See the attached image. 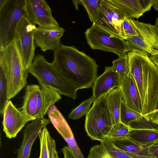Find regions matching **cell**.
<instances>
[{
    "label": "cell",
    "instance_id": "23",
    "mask_svg": "<svg viewBox=\"0 0 158 158\" xmlns=\"http://www.w3.org/2000/svg\"><path fill=\"white\" fill-rule=\"evenodd\" d=\"M128 138L139 144L146 146L158 140V130L133 129L131 131Z\"/></svg>",
    "mask_w": 158,
    "mask_h": 158
},
{
    "label": "cell",
    "instance_id": "16",
    "mask_svg": "<svg viewBox=\"0 0 158 158\" xmlns=\"http://www.w3.org/2000/svg\"><path fill=\"white\" fill-rule=\"evenodd\" d=\"M120 86L118 75L114 67L106 66L103 73L97 77L94 82L92 96L94 101L106 94L113 89Z\"/></svg>",
    "mask_w": 158,
    "mask_h": 158
},
{
    "label": "cell",
    "instance_id": "13",
    "mask_svg": "<svg viewBox=\"0 0 158 158\" xmlns=\"http://www.w3.org/2000/svg\"><path fill=\"white\" fill-rule=\"evenodd\" d=\"M65 31V29L60 27L48 28L38 27L34 33L35 44L43 52L49 50L54 51L62 44L60 39Z\"/></svg>",
    "mask_w": 158,
    "mask_h": 158
},
{
    "label": "cell",
    "instance_id": "41",
    "mask_svg": "<svg viewBox=\"0 0 158 158\" xmlns=\"http://www.w3.org/2000/svg\"><path fill=\"white\" fill-rule=\"evenodd\" d=\"M74 5L75 6L77 10L78 9V5L79 4L78 0H74L72 1Z\"/></svg>",
    "mask_w": 158,
    "mask_h": 158
},
{
    "label": "cell",
    "instance_id": "28",
    "mask_svg": "<svg viewBox=\"0 0 158 158\" xmlns=\"http://www.w3.org/2000/svg\"><path fill=\"white\" fill-rule=\"evenodd\" d=\"M112 66L118 74L121 84L123 79L129 74L128 56L127 53L119 56L112 62Z\"/></svg>",
    "mask_w": 158,
    "mask_h": 158
},
{
    "label": "cell",
    "instance_id": "6",
    "mask_svg": "<svg viewBox=\"0 0 158 158\" xmlns=\"http://www.w3.org/2000/svg\"><path fill=\"white\" fill-rule=\"evenodd\" d=\"M26 15L25 0H7L0 8V48L13 41Z\"/></svg>",
    "mask_w": 158,
    "mask_h": 158
},
{
    "label": "cell",
    "instance_id": "35",
    "mask_svg": "<svg viewBox=\"0 0 158 158\" xmlns=\"http://www.w3.org/2000/svg\"><path fill=\"white\" fill-rule=\"evenodd\" d=\"M62 152L64 158H79L77 155L68 146H65L62 149Z\"/></svg>",
    "mask_w": 158,
    "mask_h": 158
},
{
    "label": "cell",
    "instance_id": "22",
    "mask_svg": "<svg viewBox=\"0 0 158 158\" xmlns=\"http://www.w3.org/2000/svg\"><path fill=\"white\" fill-rule=\"evenodd\" d=\"M107 106L113 125L119 122L121 105L123 101L120 87L114 88L106 95Z\"/></svg>",
    "mask_w": 158,
    "mask_h": 158
},
{
    "label": "cell",
    "instance_id": "24",
    "mask_svg": "<svg viewBox=\"0 0 158 158\" xmlns=\"http://www.w3.org/2000/svg\"><path fill=\"white\" fill-rule=\"evenodd\" d=\"M112 141L116 146L128 155L133 154L149 157L146 146L139 144L128 138Z\"/></svg>",
    "mask_w": 158,
    "mask_h": 158
},
{
    "label": "cell",
    "instance_id": "3",
    "mask_svg": "<svg viewBox=\"0 0 158 158\" xmlns=\"http://www.w3.org/2000/svg\"><path fill=\"white\" fill-rule=\"evenodd\" d=\"M0 70L6 78L7 100H10L26 86L29 73L15 39L0 48Z\"/></svg>",
    "mask_w": 158,
    "mask_h": 158
},
{
    "label": "cell",
    "instance_id": "20",
    "mask_svg": "<svg viewBox=\"0 0 158 158\" xmlns=\"http://www.w3.org/2000/svg\"><path fill=\"white\" fill-rule=\"evenodd\" d=\"M125 18L138 19L144 13L140 0H110Z\"/></svg>",
    "mask_w": 158,
    "mask_h": 158
},
{
    "label": "cell",
    "instance_id": "12",
    "mask_svg": "<svg viewBox=\"0 0 158 158\" xmlns=\"http://www.w3.org/2000/svg\"><path fill=\"white\" fill-rule=\"evenodd\" d=\"M2 116L3 131L9 139L15 138L29 122L21 111L17 108L10 100L6 101Z\"/></svg>",
    "mask_w": 158,
    "mask_h": 158
},
{
    "label": "cell",
    "instance_id": "11",
    "mask_svg": "<svg viewBox=\"0 0 158 158\" xmlns=\"http://www.w3.org/2000/svg\"><path fill=\"white\" fill-rule=\"evenodd\" d=\"M125 17L110 0H103L99 19L96 23L124 40L123 24Z\"/></svg>",
    "mask_w": 158,
    "mask_h": 158
},
{
    "label": "cell",
    "instance_id": "42",
    "mask_svg": "<svg viewBox=\"0 0 158 158\" xmlns=\"http://www.w3.org/2000/svg\"><path fill=\"white\" fill-rule=\"evenodd\" d=\"M151 122L152 123L158 125V118L153 119L152 120Z\"/></svg>",
    "mask_w": 158,
    "mask_h": 158
},
{
    "label": "cell",
    "instance_id": "5",
    "mask_svg": "<svg viewBox=\"0 0 158 158\" xmlns=\"http://www.w3.org/2000/svg\"><path fill=\"white\" fill-rule=\"evenodd\" d=\"M106 95L94 101L86 115L85 131L93 140L101 141L107 137L113 125Z\"/></svg>",
    "mask_w": 158,
    "mask_h": 158
},
{
    "label": "cell",
    "instance_id": "18",
    "mask_svg": "<svg viewBox=\"0 0 158 158\" xmlns=\"http://www.w3.org/2000/svg\"><path fill=\"white\" fill-rule=\"evenodd\" d=\"M41 87L39 85H29L27 86L21 112L29 122L36 119V112L38 97Z\"/></svg>",
    "mask_w": 158,
    "mask_h": 158
},
{
    "label": "cell",
    "instance_id": "36",
    "mask_svg": "<svg viewBox=\"0 0 158 158\" xmlns=\"http://www.w3.org/2000/svg\"><path fill=\"white\" fill-rule=\"evenodd\" d=\"M158 117V94L156 101V105L154 111L149 115L146 119L149 121L156 119Z\"/></svg>",
    "mask_w": 158,
    "mask_h": 158
},
{
    "label": "cell",
    "instance_id": "40",
    "mask_svg": "<svg viewBox=\"0 0 158 158\" xmlns=\"http://www.w3.org/2000/svg\"><path fill=\"white\" fill-rule=\"evenodd\" d=\"M7 0H0V8H2L6 4Z\"/></svg>",
    "mask_w": 158,
    "mask_h": 158
},
{
    "label": "cell",
    "instance_id": "39",
    "mask_svg": "<svg viewBox=\"0 0 158 158\" xmlns=\"http://www.w3.org/2000/svg\"><path fill=\"white\" fill-rule=\"evenodd\" d=\"M153 7L156 10L158 11V0H155Z\"/></svg>",
    "mask_w": 158,
    "mask_h": 158
},
{
    "label": "cell",
    "instance_id": "9",
    "mask_svg": "<svg viewBox=\"0 0 158 158\" xmlns=\"http://www.w3.org/2000/svg\"><path fill=\"white\" fill-rule=\"evenodd\" d=\"M36 27V25L25 16L20 24L15 38L25 66L28 70L31 66L35 57L34 33Z\"/></svg>",
    "mask_w": 158,
    "mask_h": 158
},
{
    "label": "cell",
    "instance_id": "2",
    "mask_svg": "<svg viewBox=\"0 0 158 158\" xmlns=\"http://www.w3.org/2000/svg\"><path fill=\"white\" fill-rule=\"evenodd\" d=\"M129 74L134 78L139 94L141 114L146 119L154 111L158 94V68L150 57L129 52Z\"/></svg>",
    "mask_w": 158,
    "mask_h": 158
},
{
    "label": "cell",
    "instance_id": "15",
    "mask_svg": "<svg viewBox=\"0 0 158 158\" xmlns=\"http://www.w3.org/2000/svg\"><path fill=\"white\" fill-rule=\"evenodd\" d=\"M47 114L55 128L67 143L68 147L77 155H80L81 152L76 141L72 131L55 104L49 107Z\"/></svg>",
    "mask_w": 158,
    "mask_h": 158
},
{
    "label": "cell",
    "instance_id": "8",
    "mask_svg": "<svg viewBox=\"0 0 158 158\" xmlns=\"http://www.w3.org/2000/svg\"><path fill=\"white\" fill-rule=\"evenodd\" d=\"M85 34L87 43L93 49L112 52L118 57L127 52L125 40L96 23H93Z\"/></svg>",
    "mask_w": 158,
    "mask_h": 158
},
{
    "label": "cell",
    "instance_id": "37",
    "mask_svg": "<svg viewBox=\"0 0 158 158\" xmlns=\"http://www.w3.org/2000/svg\"><path fill=\"white\" fill-rule=\"evenodd\" d=\"M151 59L158 68V54L149 56Z\"/></svg>",
    "mask_w": 158,
    "mask_h": 158
},
{
    "label": "cell",
    "instance_id": "10",
    "mask_svg": "<svg viewBox=\"0 0 158 158\" xmlns=\"http://www.w3.org/2000/svg\"><path fill=\"white\" fill-rule=\"evenodd\" d=\"M26 16L38 27L48 28L60 27L53 17L52 11L45 0H25Z\"/></svg>",
    "mask_w": 158,
    "mask_h": 158
},
{
    "label": "cell",
    "instance_id": "27",
    "mask_svg": "<svg viewBox=\"0 0 158 158\" xmlns=\"http://www.w3.org/2000/svg\"><path fill=\"white\" fill-rule=\"evenodd\" d=\"M133 129L120 122L113 125L107 137L112 141L128 138L131 131Z\"/></svg>",
    "mask_w": 158,
    "mask_h": 158
},
{
    "label": "cell",
    "instance_id": "33",
    "mask_svg": "<svg viewBox=\"0 0 158 158\" xmlns=\"http://www.w3.org/2000/svg\"><path fill=\"white\" fill-rule=\"evenodd\" d=\"M87 158H109L103 146L100 144L90 148Z\"/></svg>",
    "mask_w": 158,
    "mask_h": 158
},
{
    "label": "cell",
    "instance_id": "4",
    "mask_svg": "<svg viewBox=\"0 0 158 158\" xmlns=\"http://www.w3.org/2000/svg\"><path fill=\"white\" fill-rule=\"evenodd\" d=\"M28 71L37 79L40 86H51L61 95L77 99L78 89L62 74L53 62H48L43 55L39 54L35 57Z\"/></svg>",
    "mask_w": 158,
    "mask_h": 158
},
{
    "label": "cell",
    "instance_id": "17",
    "mask_svg": "<svg viewBox=\"0 0 158 158\" xmlns=\"http://www.w3.org/2000/svg\"><path fill=\"white\" fill-rule=\"evenodd\" d=\"M120 88L123 101L128 107L141 114L140 97L133 77L129 74L126 76Z\"/></svg>",
    "mask_w": 158,
    "mask_h": 158
},
{
    "label": "cell",
    "instance_id": "32",
    "mask_svg": "<svg viewBox=\"0 0 158 158\" xmlns=\"http://www.w3.org/2000/svg\"><path fill=\"white\" fill-rule=\"evenodd\" d=\"M123 27L125 40L138 35L131 19L125 18L123 22Z\"/></svg>",
    "mask_w": 158,
    "mask_h": 158
},
{
    "label": "cell",
    "instance_id": "44",
    "mask_svg": "<svg viewBox=\"0 0 158 158\" xmlns=\"http://www.w3.org/2000/svg\"><path fill=\"white\" fill-rule=\"evenodd\" d=\"M157 118H158V117Z\"/></svg>",
    "mask_w": 158,
    "mask_h": 158
},
{
    "label": "cell",
    "instance_id": "14",
    "mask_svg": "<svg viewBox=\"0 0 158 158\" xmlns=\"http://www.w3.org/2000/svg\"><path fill=\"white\" fill-rule=\"evenodd\" d=\"M50 122L49 119L40 116L27 125L23 132L21 144L17 151V158H29L32 145L40 131Z\"/></svg>",
    "mask_w": 158,
    "mask_h": 158
},
{
    "label": "cell",
    "instance_id": "7",
    "mask_svg": "<svg viewBox=\"0 0 158 158\" xmlns=\"http://www.w3.org/2000/svg\"><path fill=\"white\" fill-rule=\"evenodd\" d=\"M138 35L125 40L127 52H134L149 56L158 54V27L131 19Z\"/></svg>",
    "mask_w": 158,
    "mask_h": 158
},
{
    "label": "cell",
    "instance_id": "19",
    "mask_svg": "<svg viewBox=\"0 0 158 158\" xmlns=\"http://www.w3.org/2000/svg\"><path fill=\"white\" fill-rule=\"evenodd\" d=\"M40 87L37 99L36 118L40 116L44 117L49 107L61 98L59 92L51 86L46 85Z\"/></svg>",
    "mask_w": 158,
    "mask_h": 158
},
{
    "label": "cell",
    "instance_id": "31",
    "mask_svg": "<svg viewBox=\"0 0 158 158\" xmlns=\"http://www.w3.org/2000/svg\"><path fill=\"white\" fill-rule=\"evenodd\" d=\"M7 100V85L6 78L0 70V114L2 115Z\"/></svg>",
    "mask_w": 158,
    "mask_h": 158
},
{
    "label": "cell",
    "instance_id": "43",
    "mask_svg": "<svg viewBox=\"0 0 158 158\" xmlns=\"http://www.w3.org/2000/svg\"><path fill=\"white\" fill-rule=\"evenodd\" d=\"M155 24L158 27V17L156 18V19Z\"/></svg>",
    "mask_w": 158,
    "mask_h": 158
},
{
    "label": "cell",
    "instance_id": "29",
    "mask_svg": "<svg viewBox=\"0 0 158 158\" xmlns=\"http://www.w3.org/2000/svg\"><path fill=\"white\" fill-rule=\"evenodd\" d=\"M100 142L109 158H132L116 146L108 137Z\"/></svg>",
    "mask_w": 158,
    "mask_h": 158
},
{
    "label": "cell",
    "instance_id": "21",
    "mask_svg": "<svg viewBox=\"0 0 158 158\" xmlns=\"http://www.w3.org/2000/svg\"><path fill=\"white\" fill-rule=\"evenodd\" d=\"M40 153L38 158H60L56 147L55 140L51 136L46 127L40 131Z\"/></svg>",
    "mask_w": 158,
    "mask_h": 158
},
{
    "label": "cell",
    "instance_id": "25",
    "mask_svg": "<svg viewBox=\"0 0 158 158\" xmlns=\"http://www.w3.org/2000/svg\"><path fill=\"white\" fill-rule=\"evenodd\" d=\"M103 0H79V4L85 8L91 22L96 23L100 16L101 5Z\"/></svg>",
    "mask_w": 158,
    "mask_h": 158
},
{
    "label": "cell",
    "instance_id": "38",
    "mask_svg": "<svg viewBox=\"0 0 158 158\" xmlns=\"http://www.w3.org/2000/svg\"><path fill=\"white\" fill-rule=\"evenodd\" d=\"M132 158H152L144 156H141L136 155H129Z\"/></svg>",
    "mask_w": 158,
    "mask_h": 158
},
{
    "label": "cell",
    "instance_id": "30",
    "mask_svg": "<svg viewBox=\"0 0 158 158\" xmlns=\"http://www.w3.org/2000/svg\"><path fill=\"white\" fill-rule=\"evenodd\" d=\"M94 101L92 96L73 110L68 115L69 118L72 120L78 119L85 115H86L90 109V106Z\"/></svg>",
    "mask_w": 158,
    "mask_h": 158
},
{
    "label": "cell",
    "instance_id": "26",
    "mask_svg": "<svg viewBox=\"0 0 158 158\" xmlns=\"http://www.w3.org/2000/svg\"><path fill=\"white\" fill-rule=\"evenodd\" d=\"M143 118L141 114L127 106L122 101L120 107V122L129 126L132 123L140 121Z\"/></svg>",
    "mask_w": 158,
    "mask_h": 158
},
{
    "label": "cell",
    "instance_id": "1",
    "mask_svg": "<svg viewBox=\"0 0 158 158\" xmlns=\"http://www.w3.org/2000/svg\"><path fill=\"white\" fill-rule=\"evenodd\" d=\"M53 63L78 89L92 87L97 77L96 61L74 46L62 44L54 51Z\"/></svg>",
    "mask_w": 158,
    "mask_h": 158
},
{
    "label": "cell",
    "instance_id": "34",
    "mask_svg": "<svg viewBox=\"0 0 158 158\" xmlns=\"http://www.w3.org/2000/svg\"><path fill=\"white\" fill-rule=\"evenodd\" d=\"M148 153L150 157L158 158V140L146 146Z\"/></svg>",
    "mask_w": 158,
    "mask_h": 158
}]
</instances>
